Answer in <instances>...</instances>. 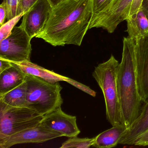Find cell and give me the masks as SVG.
Instances as JSON below:
<instances>
[{"mask_svg": "<svg viewBox=\"0 0 148 148\" xmlns=\"http://www.w3.org/2000/svg\"><path fill=\"white\" fill-rule=\"evenodd\" d=\"M7 12L5 5L4 2H2L0 5V25L1 26L5 24Z\"/></svg>", "mask_w": 148, "mask_h": 148, "instance_id": "cell-26", "label": "cell"}, {"mask_svg": "<svg viewBox=\"0 0 148 148\" xmlns=\"http://www.w3.org/2000/svg\"><path fill=\"white\" fill-rule=\"evenodd\" d=\"M134 40L138 90L145 103L148 101V33Z\"/></svg>", "mask_w": 148, "mask_h": 148, "instance_id": "cell-10", "label": "cell"}, {"mask_svg": "<svg viewBox=\"0 0 148 148\" xmlns=\"http://www.w3.org/2000/svg\"><path fill=\"white\" fill-rule=\"evenodd\" d=\"M48 1L50 2V4L52 8H53L64 0H48Z\"/></svg>", "mask_w": 148, "mask_h": 148, "instance_id": "cell-29", "label": "cell"}, {"mask_svg": "<svg viewBox=\"0 0 148 148\" xmlns=\"http://www.w3.org/2000/svg\"><path fill=\"white\" fill-rule=\"evenodd\" d=\"M94 142L95 137L79 138L77 136L73 137L64 142L60 148H88L93 146Z\"/></svg>", "mask_w": 148, "mask_h": 148, "instance_id": "cell-18", "label": "cell"}, {"mask_svg": "<svg viewBox=\"0 0 148 148\" xmlns=\"http://www.w3.org/2000/svg\"><path fill=\"white\" fill-rule=\"evenodd\" d=\"M123 44L122 60L118 69L117 87L123 123L129 128L140 114L144 103L138 90L135 40L124 38Z\"/></svg>", "mask_w": 148, "mask_h": 148, "instance_id": "cell-2", "label": "cell"}, {"mask_svg": "<svg viewBox=\"0 0 148 148\" xmlns=\"http://www.w3.org/2000/svg\"><path fill=\"white\" fill-rule=\"evenodd\" d=\"M32 39L20 25L15 27L9 37L0 41V58L11 62L31 61Z\"/></svg>", "mask_w": 148, "mask_h": 148, "instance_id": "cell-6", "label": "cell"}, {"mask_svg": "<svg viewBox=\"0 0 148 148\" xmlns=\"http://www.w3.org/2000/svg\"><path fill=\"white\" fill-rule=\"evenodd\" d=\"M26 103L30 108L42 115H47L60 107L63 103L62 87L59 82L51 84L44 79L26 74Z\"/></svg>", "mask_w": 148, "mask_h": 148, "instance_id": "cell-4", "label": "cell"}, {"mask_svg": "<svg viewBox=\"0 0 148 148\" xmlns=\"http://www.w3.org/2000/svg\"><path fill=\"white\" fill-rule=\"evenodd\" d=\"M133 145L148 146V129L135 139L133 143Z\"/></svg>", "mask_w": 148, "mask_h": 148, "instance_id": "cell-23", "label": "cell"}, {"mask_svg": "<svg viewBox=\"0 0 148 148\" xmlns=\"http://www.w3.org/2000/svg\"><path fill=\"white\" fill-rule=\"evenodd\" d=\"M112 0H92V13L93 15L103 11Z\"/></svg>", "mask_w": 148, "mask_h": 148, "instance_id": "cell-22", "label": "cell"}, {"mask_svg": "<svg viewBox=\"0 0 148 148\" xmlns=\"http://www.w3.org/2000/svg\"><path fill=\"white\" fill-rule=\"evenodd\" d=\"M25 12L21 13L19 15L14 17L10 20L1 26L0 27V41L4 40L9 37L13 30L15 26L19 21L21 18L23 17Z\"/></svg>", "mask_w": 148, "mask_h": 148, "instance_id": "cell-19", "label": "cell"}, {"mask_svg": "<svg viewBox=\"0 0 148 148\" xmlns=\"http://www.w3.org/2000/svg\"><path fill=\"white\" fill-rule=\"evenodd\" d=\"M12 63V67L0 73V96L18 86L25 79L26 74Z\"/></svg>", "mask_w": 148, "mask_h": 148, "instance_id": "cell-14", "label": "cell"}, {"mask_svg": "<svg viewBox=\"0 0 148 148\" xmlns=\"http://www.w3.org/2000/svg\"><path fill=\"white\" fill-rule=\"evenodd\" d=\"M52 7L48 0H37L25 12L20 26L32 38L44 30Z\"/></svg>", "mask_w": 148, "mask_h": 148, "instance_id": "cell-8", "label": "cell"}, {"mask_svg": "<svg viewBox=\"0 0 148 148\" xmlns=\"http://www.w3.org/2000/svg\"><path fill=\"white\" fill-rule=\"evenodd\" d=\"M143 1V0H133L131 6L129 17L136 13L141 9Z\"/></svg>", "mask_w": 148, "mask_h": 148, "instance_id": "cell-24", "label": "cell"}, {"mask_svg": "<svg viewBox=\"0 0 148 148\" xmlns=\"http://www.w3.org/2000/svg\"><path fill=\"white\" fill-rule=\"evenodd\" d=\"M27 82L25 81L18 86L0 96V101L12 107H26Z\"/></svg>", "mask_w": 148, "mask_h": 148, "instance_id": "cell-17", "label": "cell"}, {"mask_svg": "<svg viewBox=\"0 0 148 148\" xmlns=\"http://www.w3.org/2000/svg\"><path fill=\"white\" fill-rule=\"evenodd\" d=\"M63 136L60 132L40 123L0 140V148H9L13 145L29 143H42Z\"/></svg>", "mask_w": 148, "mask_h": 148, "instance_id": "cell-9", "label": "cell"}, {"mask_svg": "<svg viewBox=\"0 0 148 148\" xmlns=\"http://www.w3.org/2000/svg\"><path fill=\"white\" fill-rule=\"evenodd\" d=\"M44 116L28 107H12L0 101V140L37 126Z\"/></svg>", "mask_w": 148, "mask_h": 148, "instance_id": "cell-5", "label": "cell"}, {"mask_svg": "<svg viewBox=\"0 0 148 148\" xmlns=\"http://www.w3.org/2000/svg\"><path fill=\"white\" fill-rule=\"evenodd\" d=\"M12 62L15 64L26 74L36 76L51 84H55L60 81H66L67 78V77L46 69L31 61Z\"/></svg>", "mask_w": 148, "mask_h": 148, "instance_id": "cell-13", "label": "cell"}, {"mask_svg": "<svg viewBox=\"0 0 148 148\" xmlns=\"http://www.w3.org/2000/svg\"><path fill=\"white\" fill-rule=\"evenodd\" d=\"M92 16V0H64L53 8L44 30L36 38L54 47L80 46Z\"/></svg>", "mask_w": 148, "mask_h": 148, "instance_id": "cell-1", "label": "cell"}, {"mask_svg": "<svg viewBox=\"0 0 148 148\" xmlns=\"http://www.w3.org/2000/svg\"><path fill=\"white\" fill-rule=\"evenodd\" d=\"M66 82L69 83L70 84L72 85L76 88L79 89L81 90L84 91V92L89 94L92 97H96V92L94 90L91 89L89 86H86L79 83L74 79L70 78L67 77V79L66 80Z\"/></svg>", "mask_w": 148, "mask_h": 148, "instance_id": "cell-21", "label": "cell"}, {"mask_svg": "<svg viewBox=\"0 0 148 148\" xmlns=\"http://www.w3.org/2000/svg\"><path fill=\"white\" fill-rule=\"evenodd\" d=\"M40 123L53 130L60 132L63 136L73 137L80 133L75 116L68 115L59 107L44 116Z\"/></svg>", "mask_w": 148, "mask_h": 148, "instance_id": "cell-11", "label": "cell"}, {"mask_svg": "<svg viewBox=\"0 0 148 148\" xmlns=\"http://www.w3.org/2000/svg\"><path fill=\"white\" fill-rule=\"evenodd\" d=\"M127 128L124 125L113 126L95 137L93 147L98 148H110L119 144V141L127 131Z\"/></svg>", "mask_w": 148, "mask_h": 148, "instance_id": "cell-15", "label": "cell"}, {"mask_svg": "<svg viewBox=\"0 0 148 148\" xmlns=\"http://www.w3.org/2000/svg\"><path fill=\"white\" fill-rule=\"evenodd\" d=\"M37 0H22V10L26 12L37 1Z\"/></svg>", "mask_w": 148, "mask_h": 148, "instance_id": "cell-27", "label": "cell"}, {"mask_svg": "<svg viewBox=\"0 0 148 148\" xmlns=\"http://www.w3.org/2000/svg\"><path fill=\"white\" fill-rule=\"evenodd\" d=\"M12 66V63L11 61L0 58V73L9 69Z\"/></svg>", "mask_w": 148, "mask_h": 148, "instance_id": "cell-25", "label": "cell"}, {"mask_svg": "<svg viewBox=\"0 0 148 148\" xmlns=\"http://www.w3.org/2000/svg\"><path fill=\"white\" fill-rule=\"evenodd\" d=\"M148 129V101L143 105L141 112L120 139L119 144L133 145L134 140Z\"/></svg>", "mask_w": 148, "mask_h": 148, "instance_id": "cell-12", "label": "cell"}, {"mask_svg": "<svg viewBox=\"0 0 148 148\" xmlns=\"http://www.w3.org/2000/svg\"><path fill=\"white\" fill-rule=\"evenodd\" d=\"M133 0H112L103 11L92 16L89 29L101 27L109 33L129 17Z\"/></svg>", "mask_w": 148, "mask_h": 148, "instance_id": "cell-7", "label": "cell"}, {"mask_svg": "<svg viewBox=\"0 0 148 148\" xmlns=\"http://www.w3.org/2000/svg\"><path fill=\"white\" fill-rule=\"evenodd\" d=\"M141 8L148 19V0H143Z\"/></svg>", "mask_w": 148, "mask_h": 148, "instance_id": "cell-28", "label": "cell"}, {"mask_svg": "<svg viewBox=\"0 0 148 148\" xmlns=\"http://www.w3.org/2000/svg\"><path fill=\"white\" fill-rule=\"evenodd\" d=\"M119 64L111 55L108 60L96 66L92 74L103 94L106 119L112 126L124 125L118 91Z\"/></svg>", "mask_w": 148, "mask_h": 148, "instance_id": "cell-3", "label": "cell"}, {"mask_svg": "<svg viewBox=\"0 0 148 148\" xmlns=\"http://www.w3.org/2000/svg\"><path fill=\"white\" fill-rule=\"evenodd\" d=\"M20 7L21 12H23V10H22V0H20Z\"/></svg>", "mask_w": 148, "mask_h": 148, "instance_id": "cell-30", "label": "cell"}, {"mask_svg": "<svg viewBox=\"0 0 148 148\" xmlns=\"http://www.w3.org/2000/svg\"><path fill=\"white\" fill-rule=\"evenodd\" d=\"M6 9L7 21L21 13L20 7V0H3Z\"/></svg>", "mask_w": 148, "mask_h": 148, "instance_id": "cell-20", "label": "cell"}, {"mask_svg": "<svg viewBox=\"0 0 148 148\" xmlns=\"http://www.w3.org/2000/svg\"><path fill=\"white\" fill-rule=\"evenodd\" d=\"M129 36L135 40L148 33V19L142 8L138 12L130 16L126 20Z\"/></svg>", "mask_w": 148, "mask_h": 148, "instance_id": "cell-16", "label": "cell"}]
</instances>
